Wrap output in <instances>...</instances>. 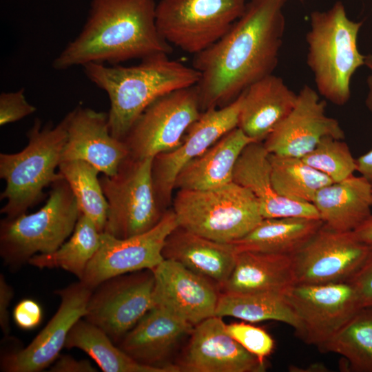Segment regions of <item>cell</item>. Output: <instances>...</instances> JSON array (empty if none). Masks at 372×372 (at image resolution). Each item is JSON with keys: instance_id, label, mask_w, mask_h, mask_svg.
<instances>
[{"instance_id": "cell-1", "label": "cell", "mask_w": 372, "mask_h": 372, "mask_svg": "<svg viewBox=\"0 0 372 372\" xmlns=\"http://www.w3.org/2000/svg\"><path fill=\"white\" fill-rule=\"evenodd\" d=\"M287 1L249 0L224 36L194 55L192 67L200 74L196 87L202 112L230 103L253 83L273 74Z\"/></svg>"}, {"instance_id": "cell-2", "label": "cell", "mask_w": 372, "mask_h": 372, "mask_svg": "<svg viewBox=\"0 0 372 372\" xmlns=\"http://www.w3.org/2000/svg\"><path fill=\"white\" fill-rule=\"evenodd\" d=\"M156 7L155 0H92L81 31L54 59L53 68L118 65L170 54L171 45L156 27Z\"/></svg>"}, {"instance_id": "cell-3", "label": "cell", "mask_w": 372, "mask_h": 372, "mask_svg": "<svg viewBox=\"0 0 372 372\" xmlns=\"http://www.w3.org/2000/svg\"><path fill=\"white\" fill-rule=\"evenodd\" d=\"M168 55L150 56L132 66L96 63L82 66L88 79L108 95V125L116 138L123 141L138 117L156 99L198 83L200 74L197 70Z\"/></svg>"}, {"instance_id": "cell-4", "label": "cell", "mask_w": 372, "mask_h": 372, "mask_svg": "<svg viewBox=\"0 0 372 372\" xmlns=\"http://www.w3.org/2000/svg\"><path fill=\"white\" fill-rule=\"evenodd\" d=\"M362 24L363 21L348 17L340 1L325 11L310 14V27L306 34L307 64L316 91L334 105L341 106L349 101L351 79L364 65L366 55L358 47Z\"/></svg>"}, {"instance_id": "cell-5", "label": "cell", "mask_w": 372, "mask_h": 372, "mask_svg": "<svg viewBox=\"0 0 372 372\" xmlns=\"http://www.w3.org/2000/svg\"><path fill=\"white\" fill-rule=\"evenodd\" d=\"M68 114L56 125H45L37 118L27 132L28 145L13 154H0V178L6 181L0 199L6 200L0 210L6 218L27 212L45 198L44 189L63 178L56 169L67 140Z\"/></svg>"}, {"instance_id": "cell-6", "label": "cell", "mask_w": 372, "mask_h": 372, "mask_svg": "<svg viewBox=\"0 0 372 372\" xmlns=\"http://www.w3.org/2000/svg\"><path fill=\"white\" fill-rule=\"evenodd\" d=\"M80 215L66 180H56L37 211L1 220L0 256L4 265L19 269L37 254L54 251L72 235Z\"/></svg>"}, {"instance_id": "cell-7", "label": "cell", "mask_w": 372, "mask_h": 372, "mask_svg": "<svg viewBox=\"0 0 372 372\" xmlns=\"http://www.w3.org/2000/svg\"><path fill=\"white\" fill-rule=\"evenodd\" d=\"M172 207L180 227L225 243L242 238L263 218L254 194L233 181L211 189H178Z\"/></svg>"}, {"instance_id": "cell-8", "label": "cell", "mask_w": 372, "mask_h": 372, "mask_svg": "<svg viewBox=\"0 0 372 372\" xmlns=\"http://www.w3.org/2000/svg\"><path fill=\"white\" fill-rule=\"evenodd\" d=\"M154 158L130 156L111 176L99 178L107 203L105 233L127 238L144 233L161 220L165 210L157 200L152 176Z\"/></svg>"}, {"instance_id": "cell-9", "label": "cell", "mask_w": 372, "mask_h": 372, "mask_svg": "<svg viewBox=\"0 0 372 372\" xmlns=\"http://www.w3.org/2000/svg\"><path fill=\"white\" fill-rule=\"evenodd\" d=\"M246 3L245 0H159L156 27L169 44L194 55L224 36Z\"/></svg>"}, {"instance_id": "cell-10", "label": "cell", "mask_w": 372, "mask_h": 372, "mask_svg": "<svg viewBox=\"0 0 372 372\" xmlns=\"http://www.w3.org/2000/svg\"><path fill=\"white\" fill-rule=\"evenodd\" d=\"M201 113L196 85L158 98L138 117L123 140L129 156L145 159L175 149Z\"/></svg>"}, {"instance_id": "cell-11", "label": "cell", "mask_w": 372, "mask_h": 372, "mask_svg": "<svg viewBox=\"0 0 372 372\" xmlns=\"http://www.w3.org/2000/svg\"><path fill=\"white\" fill-rule=\"evenodd\" d=\"M154 287L150 269L110 278L93 289L83 318L119 343L153 308Z\"/></svg>"}, {"instance_id": "cell-12", "label": "cell", "mask_w": 372, "mask_h": 372, "mask_svg": "<svg viewBox=\"0 0 372 372\" xmlns=\"http://www.w3.org/2000/svg\"><path fill=\"white\" fill-rule=\"evenodd\" d=\"M178 226L173 209H167L159 223L144 233L121 239L103 232L100 247L81 281L94 289L110 278L154 269L165 260L166 239Z\"/></svg>"}, {"instance_id": "cell-13", "label": "cell", "mask_w": 372, "mask_h": 372, "mask_svg": "<svg viewBox=\"0 0 372 372\" xmlns=\"http://www.w3.org/2000/svg\"><path fill=\"white\" fill-rule=\"evenodd\" d=\"M242 93L230 103L202 112L187 129L175 149L155 156L152 176L156 196L162 209L172 203L176 178L182 168L214 144L225 134L238 127Z\"/></svg>"}, {"instance_id": "cell-14", "label": "cell", "mask_w": 372, "mask_h": 372, "mask_svg": "<svg viewBox=\"0 0 372 372\" xmlns=\"http://www.w3.org/2000/svg\"><path fill=\"white\" fill-rule=\"evenodd\" d=\"M372 247L353 231H340L324 224L292 256L296 284L347 282Z\"/></svg>"}, {"instance_id": "cell-15", "label": "cell", "mask_w": 372, "mask_h": 372, "mask_svg": "<svg viewBox=\"0 0 372 372\" xmlns=\"http://www.w3.org/2000/svg\"><path fill=\"white\" fill-rule=\"evenodd\" d=\"M285 296L300 323L297 335L318 348L361 309L349 282L296 284Z\"/></svg>"}, {"instance_id": "cell-16", "label": "cell", "mask_w": 372, "mask_h": 372, "mask_svg": "<svg viewBox=\"0 0 372 372\" xmlns=\"http://www.w3.org/2000/svg\"><path fill=\"white\" fill-rule=\"evenodd\" d=\"M93 289L82 281L56 290L60 305L41 331L25 348L1 353L0 368L4 372L41 371L59 356L75 323L86 313Z\"/></svg>"}, {"instance_id": "cell-17", "label": "cell", "mask_w": 372, "mask_h": 372, "mask_svg": "<svg viewBox=\"0 0 372 372\" xmlns=\"http://www.w3.org/2000/svg\"><path fill=\"white\" fill-rule=\"evenodd\" d=\"M327 103L318 92L304 85L291 112L265 138L269 154L302 158L325 136L344 138L339 122L326 113Z\"/></svg>"}, {"instance_id": "cell-18", "label": "cell", "mask_w": 372, "mask_h": 372, "mask_svg": "<svg viewBox=\"0 0 372 372\" xmlns=\"http://www.w3.org/2000/svg\"><path fill=\"white\" fill-rule=\"evenodd\" d=\"M152 271L154 307L163 308L194 327L215 316L220 293L213 282L169 259Z\"/></svg>"}, {"instance_id": "cell-19", "label": "cell", "mask_w": 372, "mask_h": 372, "mask_svg": "<svg viewBox=\"0 0 372 372\" xmlns=\"http://www.w3.org/2000/svg\"><path fill=\"white\" fill-rule=\"evenodd\" d=\"M266 362L247 351L214 316L195 325L186 353L177 366L186 372H262Z\"/></svg>"}, {"instance_id": "cell-20", "label": "cell", "mask_w": 372, "mask_h": 372, "mask_svg": "<svg viewBox=\"0 0 372 372\" xmlns=\"http://www.w3.org/2000/svg\"><path fill=\"white\" fill-rule=\"evenodd\" d=\"M68 116L67 140L61 162L81 160L103 175H114L129 156V150L124 141L111 134L107 114L79 105Z\"/></svg>"}, {"instance_id": "cell-21", "label": "cell", "mask_w": 372, "mask_h": 372, "mask_svg": "<svg viewBox=\"0 0 372 372\" xmlns=\"http://www.w3.org/2000/svg\"><path fill=\"white\" fill-rule=\"evenodd\" d=\"M269 152L262 142H252L236 163L233 182L248 189L256 198L263 218L300 217L320 219L313 203L285 198L276 191L271 178Z\"/></svg>"}, {"instance_id": "cell-22", "label": "cell", "mask_w": 372, "mask_h": 372, "mask_svg": "<svg viewBox=\"0 0 372 372\" xmlns=\"http://www.w3.org/2000/svg\"><path fill=\"white\" fill-rule=\"evenodd\" d=\"M238 127L254 142H262L293 110L298 94L273 74L242 92Z\"/></svg>"}, {"instance_id": "cell-23", "label": "cell", "mask_w": 372, "mask_h": 372, "mask_svg": "<svg viewBox=\"0 0 372 372\" xmlns=\"http://www.w3.org/2000/svg\"><path fill=\"white\" fill-rule=\"evenodd\" d=\"M238 251L233 243L215 241L180 226L166 239L163 255L207 278L220 289L229 279Z\"/></svg>"}, {"instance_id": "cell-24", "label": "cell", "mask_w": 372, "mask_h": 372, "mask_svg": "<svg viewBox=\"0 0 372 372\" xmlns=\"http://www.w3.org/2000/svg\"><path fill=\"white\" fill-rule=\"evenodd\" d=\"M193 328L167 310L154 307L123 337L119 347L139 363L164 366L161 362Z\"/></svg>"}, {"instance_id": "cell-25", "label": "cell", "mask_w": 372, "mask_h": 372, "mask_svg": "<svg viewBox=\"0 0 372 372\" xmlns=\"http://www.w3.org/2000/svg\"><path fill=\"white\" fill-rule=\"evenodd\" d=\"M252 142L239 127L231 130L182 168L175 189L206 190L230 183L238 157Z\"/></svg>"}, {"instance_id": "cell-26", "label": "cell", "mask_w": 372, "mask_h": 372, "mask_svg": "<svg viewBox=\"0 0 372 372\" xmlns=\"http://www.w3.org/2000/svg\"><path fill=\"white\" fill-rule=\"evenodd\" d=\"M313 204L325 225L353 231L372 214V184L362 176L353 175L321 188Z\"/></svg>"}, {"instance_id": "cell-27", "label": "cell", "mask_w": 372, "mask_h": 372, "mask_svg": "<svg viewBox=\"0 0 372 372\" xmlns=\"http://www.w3.org/2000/svg\"><path fill=\"white\" fill-rule=\"evenodd\" d=\"M296 285L292 256L238 251L233 271L223 292L285 293Z\"/></svg>"}, {"instance_id": "cell-28", "label": "cell", "mask_w": 372, "mask_h": 372, "mask_svg": "<svg viewBox=\"0 0 372 372\" xmlns=\"http://www.w3.org/2000/svg\"><path fill=\"white\" fill-rule=\"evenodd\" d=\"M320 219L300 217L262 218L242 238L232 242L238 251L293 256L319 230Z\"/></svg>"}, {"instance_id": "cell-29", "label": "cell", "mask_w": 372, "mask_h": 372, "mask_svg": "<svg viewBox=\"0 0 372 372\" xmlns=\"http://www.w3.org/2000/svg\"><path fill=\"white\" fill-rule=\"evenodd\" d=\"M100 328L83 318L71 329L66 349H79L90 355L104 372H179L176 365L152 366L134 360Z\"/></svg>"}, {"instance_id": "cell-30", "label": "cell", "mask_w": 372, "mask_h": 372, "mask_svg": "<svg viewBox=\"0 0 372 372\" xmlns=\"http://www.w3.org/2000/svg\"><path fill=\"white\" fill-rule=\"evenodd\" d=\"M215 316H231L249 322L279 321L292 327L298 333L300 323L285 293L259 291L222 292Z\"/></svg>"}, {"instance_id": "cell-31", "label": "cell", "mask_w": 372, "mask_h": 372, "mask_svg": "<svg viewBox=\"0 0 372 372\" xmlns=\"http://www.w3.org/2000/svg\"><path fill=\"white\" fill-rule=\"evenodd\" d=\"M101 234L95 224L81 214L68 240L52 253L34 256L28 264L39 269L61 268L81 280L100 247Z\"/></svg>"}, {"instance_id": "cell-32", "label": "cell", "mask_w": 372, "mask_h": 372, "mask_svg": "<svg viewBox=\"0 0 372 372\" xmlns=\"http://www.w3.org/2000/svg\"><path fill=\"white\" fill-rule=\"evenodd\" d=\"M318 349L342 355L350 371L372 372V307L358 311Z\"/></svg>"}, {"instance_id": "cell-33", "label": "cell", "mask_w": 372, "mask_h": 372, "mask_svg": "<svg viewBox=\"0 0 372 372\" xmlns=\"http://www.w3.org/2000/svg\"><path fill=\"white\" fill-rule=\"evenodd\" d=\"M269 161L273 185L278 194L288 199L313 203L317 192L333 183L302 158L269 154Z\"/></svg>"}, {"instance_id": "cell-34", "label": "cell", "mask_w": 372, "mask_h": 372, "mask_svg": "<svg viewBox=\"0 0 372 372\" xmlns=\"http://www.w3.org/2000/svg\"><path fill=\"white\" fill-rule=\"evenodd\" d=\"M59 172L70 186L81 214L88 217L103 233L107 203L98 178L100 172L91 164L81 160L61 162Z\"/></svg>"}, {"instance_id": "cell-35", "label": "cell", "mask_w": 372, "mask_h": 372, "mask_svg": "<svg viewBox=\"0 0 372 372\" xmlns=\"http://www.w3.org/2000/svg\"><path fill=\"white\" fill-rule=\"evenodd\" d=\"M302 159L333 182L344 180L356 171V159L348 145L343 140L331 136L322 138Z\"/></svg>"}, {"instance_id": "cell-36", "label": "cell", "mask_w": 372, "mask_h": 372, "mask_svg": "<svg viewBox=\"0 0 372 372\" xmlns=\"http://www.w3.org/2000/svg\"><path fill=\"white\" fill-rule=\"evenodd\" d=\"M226 329L235 340L261 362H266V358L274 349L273 339L260 327L240 322L226 324Z\"/></svg>"}, {"instance_id": "cell-37", "label": "cell", "mask_w": 372, "mask_h": 372, "mask_svg": "<svg viewBox=\"0 0 372 372\" xmlns=\"http://www.w3.org/2000/svg\"><path fill=\"white\" fill-rule=\"evenodd\" d=\"M36 110L37 108L27 101L23 88L0 94L1 126L18 121Z\"/></svg>"}, {"instance_id": "cell-38", "label": "cell", "mask_w": 372, "mask_h": 372, "mask_svg": "<svg viewBox=\"0 0 372 372\" xmlns=\"http://www.w3.org/2000/svg\"><path fill=\"white\" fill-rule=\"evenodd\" d=\"M360 309L372 307V247L364 262L347 282Z\"/></svg>"}, {"instance_id": "cell-39", "label": "cell", "mask_w": 372, "mask_h": 372, "mask_svg": "<svg viewBox=\"0 0 372 372\" xmlns=\"http://www.w3.org/2000/svg\"><path fill=\"white\" fill-rule=\"evenodd\" d=\"M13 319L16 324L22 329L30 330L37 327L43 317L40 304L32 299H23L15 306Z\"/></svg>"}, {"instance_id": "cell-40", "label": "cell", "mask_w": 372, "mask_h": 372, "mask_svg": "<svg viewBox=\"0 0 372 372\" xmlns=\"http://www.w3.org/2000/svg\"><path fill=\"white\" fill-rule=\"evenodd\" d=\"M14 296L12 287L7 282L3 274H0V327L6 338L10 331L8 308Z\"/></svg>"}, {"instance_id": "cell-41", "label": "cell", "mask_w": 372, "mask_h": 372, "mask_svg": "<svg viewBox=\"0 0 372 372\" xmlns=\"http://www.w3.org/2000/svg\"><path fill=\"white\" fill-rule=\"evenodd\" d=\"M51 372H96L97 370L87 360H76L70 355L59 356L50 367Z\"/></svg>"}, {"instance_id": "cell-42", "label": "cell", "mask_w": 372, "mask_h": 372, "mask_svg": "<svg viewBox=\"0 0 372 372\" xmlns=\"http://www.w3.org/2000/svg\"><path fill=\"white\" fill-rule=\"evenodd\" d=\"M356 171L372 184V149L356 159Z\"/></svg>"}, {"instance_id": "cell-43", "label": "cell", "mask_w": 372, "mask_h": 372, "mask_svg": "<svg viewBox=\"0 0 372 372\" xmlns=\"http://www.w3.org/2000/svg\"><path fill=\"white\" fill-rule=\"evenodd\" d=\"M353 233L361 242L372 247V214Z\"/></svg>"}, {"instance_id": "cell-44", "label": "cell", "mask_w": 372, "mask_h": 372, "mask_svg": "<svg viewBox=\"0 0 372 372\" xmlns=\"http://www.w3.org/2000/svg\"><path fill=\"white\" fill-rule=\"evenodd\" d=\"M364 65L369 70V74L366 79L368 90L365 99V105L372 116V54L366 55Z\"/></svg>"}, {"instance_id": "cell-45", "label": "cell", "mask_w": 372, "mask_h": 372, "mask_svg": "<svg viewBox=\"0 0 372 372\" xmlns=\"http://www.w3.org/2000/svg\"><path fill=\"white\" fill-rule=\"evenodd\" d=\"M300 1H303V0H300Z\"/></svg>"}]
</instances>
